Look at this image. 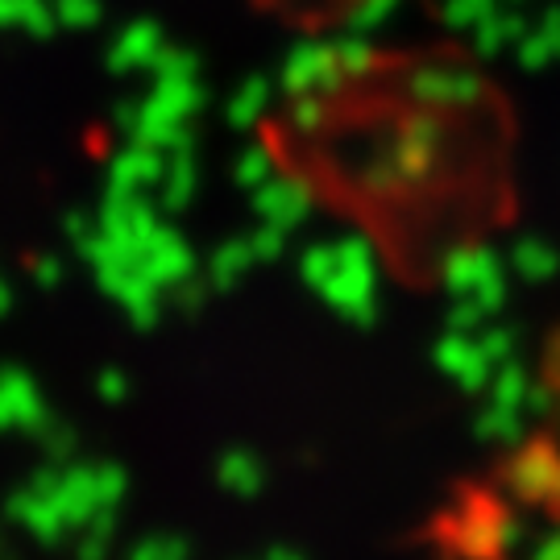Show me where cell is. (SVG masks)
Instances as JSON below:
<instances>
[]
</instances>
